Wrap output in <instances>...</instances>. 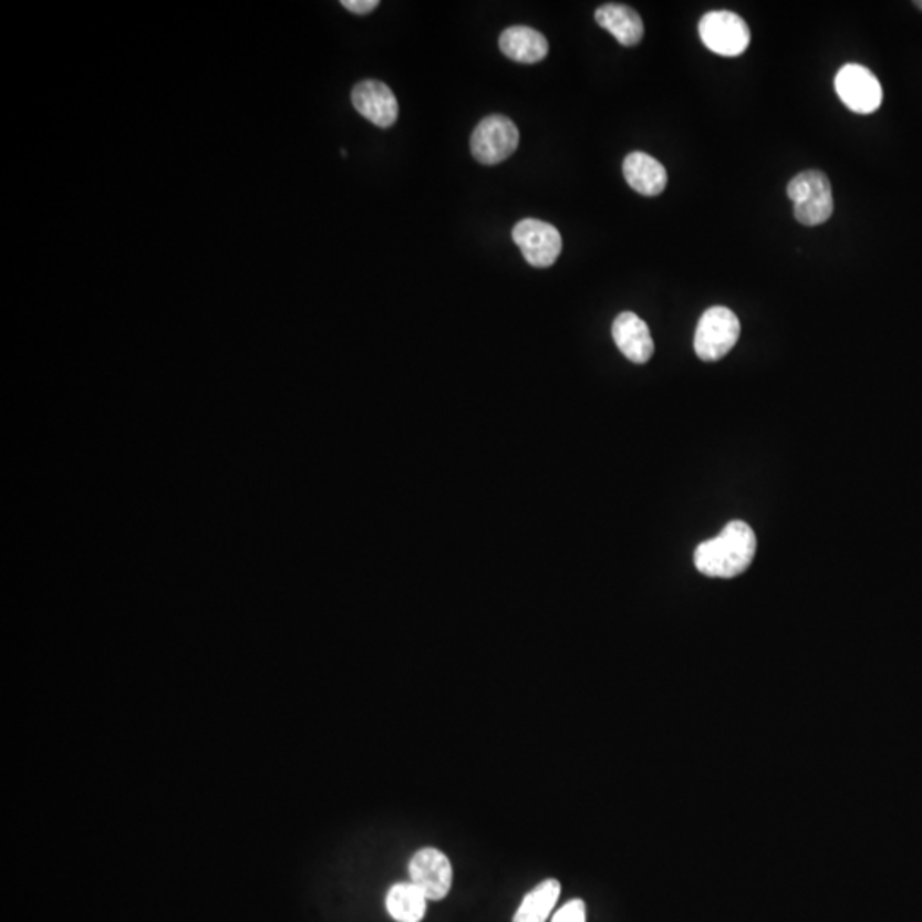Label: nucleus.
I'll list each match as a JSON object with an SVG mask.
<instances>
[{
    "mask_svg": "<svg viewBox=\"0 0 922 922\" xmlns=\"http://www.w3.org/2000/svg\"><path fill=\"white\" fill-rule=\"evenodd\" d=\"M512 239L525 260L537 269L552 267L562 251V236L556 226L538 219L519 220L512 228Z\"/></svg>",
    "mask_w": 922,
    "mask_h": 922,
    "instance_id": "423d86ee",
    "label": "nucleus"
},
{
    "mask_svg": "<svg viewBox=\"0 0 922 922\" xmlns=\"http://www.w3.org/2000/svg\"><path fill=\"white\" fill-rule=\"evenodd\" d=\"M552 922H587V905L583 900H571L556 912Z\"/></svg>",
    "mask_w": 922,
    "mask_h": 922,
    "instance_id": "dca6fc26",
    "label": "nucleus"
},
{
    "mask_svg": "<svg viewBox=\"0 0 922 922\" xmlns=\"http://www.w3.org/2000/svg\"><path fill=\"white\" fill-rule=\"evenodd\" d=\"M519 132L515 122L505 115H490L475 127L470 151L483 165H499L518 149Z\"/></svg>",
    "mask_w": 922,
    "mask_h": 922,
    "instance_id": "20e7f679",
    "label": "nucleus"
},
{
    "mask_svg": "<svg viewBox=\"0 0 922 922\" xmlns=\"http://www.w3.org/2000/svg\"><path fill=\"white\" fill-rule=\"evenodd\" d=\"M617 348L629 361L646 364L654 354V342L646 322L635 313L624 311L615 318L612 327Z\"/></svg>",
    "mask_w": 922,
    "mask_h": 922,
    "instance_id": "9d476101",
    "label": "nucleus"
},
{
    "mask_svg": "<svg viewBox=\"0 0 922 922\" xmlns=\"http://www.w3.org/2000/svg\"><path fill=\"white\" fill-rule=\"evenodd\" d=\"M915 8H919L922 11V0H918V2H915Z\"/></svg>",
    "mask_w": 922,
    "mask_h": 922,
    "instance_id": "a211bd4d",
    "label": "nucleus"
},
{
    "mask_svg": "<svg viewBox=\"0 0 922 922\" xmlns=\"http://www.w3.org/2000/svg\"><path fill=\"white\" fill-rule=\"evenodd\" d=\"M427 897L414 883H396L386 893V911L396 922H421L426 915Z\"/></svg>",
    "mask_w": 922,
    "mask_h": 922,
    "instance_id": "4468645a",
    "label": "nucleus"
},
{
    "mask_svg": "<svg viewBox=\"0 0 922 922\" xmlns=\"http://www.w3.org/2000/svg\"><path fill=\"white\" fill-rule=\"evenodd\" d=\"M560 897V883L556 878L538 883L516 911L512 922H546Z\"/></svg>",
    "mask_w": 922,
    "mask_h": 922,
    "instance_id": "2eb2a0df",
    "label": "nucleus"
},
{
    "mask_svg": "<svg viewBox=\"0 0 922 922\" xmlns=\"http://www.w3.org/2000/svg\"><path fill=\"white\" fill-rule=\"evenodd\" d=\"M757 552V537L745 521H732L716 538L695 549L694 564L709 578H736L744 574Z\"/></svg>",
    "mask_w": 922,
    "mask_h": 922,
    "instance_id": "f257e3e1",
    "label": "nucleus"
},
{
    "mask_svg": "<svg viewBox=\"0 0 922 922\" xmlns=\"http://www.w3.org/2000/svg\"><path fill=\"white\" fill-rule=\"evenodd\" d=\"M500 52L519 64H537L549 53V42L530 27H511L499 37Z\"/></svg>",
    "mask_w": 922,
    "mask_h": 922,
    "instance_id": "f8f14e48",
    "label": "nucleus"
},
{
    "mask_svg": "<svg viewBox=\"0 0 922 922\" xmlns=\"http://www.w3.org/2000/svg\"><path fill=\"white\" fill-rule=\"evenodd\" d=\"M788 197L796 220L804 226H820L832 217V185L826 173L808 169L789 182Z\"/></svg>",
    "mask_w": 922,
    "mask_h": 922,
    "instance_id": "f03ea898",
    "label": "nucleus"
},
{
    "mask_svg": "<svg viewBox=\"0 0 922 922\" xmlns=\"http://www.w3.org/2000/svg\"><path fill=\"white\" fill-rule=\"evenodd\" d=\"M342 6L354 14H370L380 6V2L377 0H344Z\"/></svg>",
    "mask_w": 922,
    "mask_h": 922,
    "instance_id": "f3484780",
    "label": "nucleus"
},
{
    "mask_svg": "<svg viewBox=\"0 0 922 922\" xmlns=\"http://www.w3.org/2000/svg\"><path fill=\"white\" fill-rule=\"evenodd\" d=\"M412 883L427 900H443L453 885V868L448 856L439 849L424 848L412 856L408 864Z\"/></svg>",
    "mask_w": 922,
    "mask_h": 922,
    "instance_id": "6e6552de",
    "label": "nucleus"
},
{
    "mask_svg": "<svg viewBox=\"0 0 922 922\" xmlns=\"http://www.w3.org/2000/svg\"><path fill=\"white\" fill-rule=\"evenodd\" d=\"M622 169L632 190L644 197H657L669 184L665 166L646 153L629 154Z\"/></svg>",
    "mask_w": 922,
    "mask_h": 922,
    "instance_id": "9b49d317",
    "label": "nucleus"
},
{
    "mask_svg": "<svg viewBox=\"0 0 922 922\" xmlns=\"http://www.w3.org/2000/svg\"><path fill=\"white\" fill-rule=\"evenodd\" d=\"M352 105L380 128H390L398 118V102L393 91L376 79H367L352 90Z\"/></svg>",
    "mask_w": 922,
    "mask_h": 922,
    "instance_id": "1a4fd4ad",
    "label": "nucleus"
},
{
    "mask_svg": "<svg viewBox=\"0 0 922 922\" xmlns=\"http://www.w3.org/2000/svg\"><path fill=\"white\" fill-rule=\"evenodd\" d=\"M698 34L711 52L738 56L750 45V28L732 11L707 12L698 23Z\"/></svg>",
    "mask_w": 922,
    "mask_h": 922,
    "instance_id": "39448f33",
    "label": "nucleus"
},
{
    "mask_svg": "<svg viewBox=\"0 0 922 922\" xmlns=\"http://www.w3.org/2000/svg\"><path fill=\"white\" fill-rule=\"evenodd\" d=\"M594 19L603 30L624 46H635L644 37V23L638 11L624 4H605L597 9Z\"/></svg>",
    "mask_w": 922,
    "mask_h": 922,
    "instance_id": "ddd939ff",
    "label": "nucleus"
},
{
    "mask_svg": "<svg viewBox=\"0 0 922 922\" xmlns=\"http://www.w3.org/2000/svg\"><path fill=\"white\" fill-rule=\"evenodd\" d=\"M836 91L851 112L870 115L880 108L883 100L880 81L870 69L848 64L836 75Z\"/></svg>",
    "mask_w": 922,
    "mask_h": 922,
    "instance_id": "0eeeda50",
    "label": "nucleus"
},
{
    "mask_svg": "<svg viewBox=\"0 0 922 922\" xmlns=\"http://www.w3.org/2000/svg\"><path fill=\"white\" fill-rule=\"evenodd\" d=\"M739 330L738 317L729 308H709L704 311L695 329V354L706 363H716L735 348Z\"/></svg>",
    "mask_w": 922,
    "mask_h": 922,
    "instance_id": "7ed1b4c3",
    "label": "nucleus"
}]
</instances>
